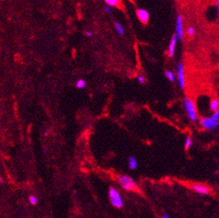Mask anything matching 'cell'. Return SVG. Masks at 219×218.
<instances>
[{
    "mask_svg": "<svg viewBox=\"0 0 219 218\" xmlns=\"http://www.w3.org/2000/svg\"><path fill=\"white\" fill-rule=\"evenodd\" d=\"M166 77L167 79L170 80L171 82H174L175 81V74L172 72V71H166Z\"/></svg>",
    "mask_w": 219,
    "mask_h": 218,
    "instance_id": "e0dca14e",
    "label": "cell"
},
{
    "mask_svg": "<svg viewBox=\"0 0 219 218\" xmlns=\"http://www.w3.org/2000/svg\"><path fill=\"white\" fill-rule=\"evenodd\" d=\"M136 14H137V17H138V19H139V20L142 23L146 24L149 21L150 14L148 13V11H146L145 9H138L136 11Z\"/></svg>",
    "mask_w": 219,
    "mask_h": 218,
    "instance_id": "ba28073f",
    "label": "cell"
},
{
    "mask_svg": "<svg viewBox=\"0 0 219 218\" xmlns=\"http://www.w3.org/2000/svg\"><path fill=\"white\" fill-rule=\"evenodd\" d=\"M209 108L212 111H216L217 109L219 108V101L217 99H213L211 102H210V105H209Z\"/></svg>",
    "mask_w": 219,
    "mask_h": 218,
    "instance_id": "8fae6325",
    "label": "cell"
},
{
    "mask_svg": "<svg viewBox=\"0 0 219 218\" xmlns=\"http://www.w3.org/2000/svg\"><path fill=\"white\" fill-rule=\"evenodd\" d=\"M86 86V81L84 79H79L77 82H76V87L77 88H80V89H82Z\"/></svg>",
    "mask_w": 219,
    "mask_h": 218,
    "instance_id": "4fadbf2b",
    "label": "cell"
},
{
    "mask_svg": "<svg viewBox=\"0 0 219 218\" xmlns=\"http://www.w3.org/2000/svg\"><path fill=\"white\" fill-rule=\"evenodd\" d=\"M192 188L193 189V191L196 192H198L199 194H202V195H207L208 194L210 191H209V188L206 186V185L200 184H194L192 186Z\"/></svg>",
    "mask_w": 219,
    "mask_h": 218,
    "instance_id": "52a82bcc",
    "label": "cell"
},
{
    "mask_svg": "<svg viewBox=\"0 0 219 218\" xmlns=\"http://www.w3.org/2000/svg\"><path fill=\"white\" fill-rule=\"evenodd\" d=\"M193 144V140L191 137H188V138L185 140V148L186 150H189L191 148V146Z\"/></svg>",
    "mask_w": 219,
    "mask_h": 218,
    "instance_id": "9a60e30c",
    "label": "cell"
},
{
    "mask_svg": "<svg viewBox=\"0 0 219 218\" xmlns=\"http://www.w3.org/2000/svg\"><path fill=\"white\" fill-rule=\"evenodd\" d=\"M105 3L109 7H115L119 4V1L118 0H105Z\"/></svg>",
    "mask_w": 219,
    "mask_h": 218,
    "instance_id": "2e32d148",
    "label": "cell"
},
{
    "mask_svg": "<svg viewBox=\"0 0 219 218\" xmlns=\"http://www.w3.org/2000/svg\"><path fill=\"white\" fill-rule=\"evenodd\" d=\"M128 166H129V168L130 169H135L137 167V160L135 159V157H130L128 159Z\"/></svg>",
    "mask_w": 219,
    "mask_h": 218,
    "instance_id": "30bf717a",
    "label": "cell"
},
{
    "mask_svg": "<svg viewBox=\"0 0 219 218\" xmlns=\"http://www.w3.org/2000/svg\"><path fill=\"white\" fill-rule=\"evenodd\" d=\"M137 79H138V82H139L140 84H145L146 79H145V78H144V76L140 75V76H138Z\"/></svg>",
    "mask_w": 219,
    "mask_h": 218,
    "instance_id": "d6986e66",
    "label": "cell"
},
{
    "mask_svg": "<svg viewBox=\"0 0 219 218\" xmlns=\"http://www.w3.org/2000/svg\"><path fill=\"white\" fill-rule=\"evenodd\" d=\"M119 183L121 185V187L126 191L135 190L137 186L135 181L127 175H120L119 176Z\"/></svg>",
    "mask_w": 219,
    "mask_h": 218,
    "instance_id": "7a4b0ae2",
    "label": "cell"
},
{
    "mask_svg": "<svg viewBox=\"0 0 219 218\" xmlns=\"http://www.w3.org/2000/svg\"><path fill=\"white\" fill-rule=\"evenodd\" d=\"M186 32H187V35H188V36L193 37V35L195 34V30L193 29V27H190V28L187 29V31H186Z\"/></svg>",
    "mask_w": 219,
    "mask_h": 218,
    "instance_id": "ac0fdd59",
    "label": "cell"
},
{
    "mask_svg": "<svg viewBox=\"0 0 219 218\" xmlns=\"http://www.w3.org/2000/svg\"><path fill=\"white\" fill-rule=\"evenodd\" d=\"M109 197L111 199V203L112 204V206H114L115 207H118L120 208L123 207V199L122 197L120 196V192H118L115 188H110V191H109Z\"/></svg>",
    "mask_w": 219,
    "mask_h": 218,
    "instance_id": "6da1fadb",
    "label": "cell"
},
{
    "mask_svg": "<svg viewBox=\"0 0 219 218\" xmlns=\"http://www.w3.org/2000/svg\"><path fill=\"white\" fill-rule=\"evenodd\" d=\"M162 218H170V216H169L168 215H164V216H163V217H162Z\"/></svg>",
    "mask_w": 219,
    "mask_h": 218,
    "instance_id": "d4e9b609",
    "label": "cell"
},
{
    "mask_svg": "<svg viewBox=\"0 0 219 218\" xmlns=\"http://www.w3.org/2000/svg\"><path fill=\"white\" fill-rule=\"evenodd\" d=\"M47 151H48V149H47V147H44V148H43V152H44V154H47Z\"/></svg>",
    "mask_w": 219,
    "mask_h": 218,
    "instance_id": "cb8c5ba5",
    "label": "cell"
},
{
    "mask_svg": "<svg viewBox=\"0 0 219 218\" xmlns=\"http://www.w3.org/2000/svg\"><path fill=\"white\" fill-rule=\"evenodd\" d=\"M217 11L219 12V1H217Z\"/></svg>",
    "mask_w": 219,
    "mask_h": 218,
    "instance_id": "4316f807",
    "label": "cell"
},
{
    "mask_svg": "<svg viewBox=\"0 0 219 218\" xmlns=\"http://www.w3.org/2000/svg\"><path fill=\"white\" fill-rule=\"evenodd\" d=\"M177 76L179 86L182 89L185 87V68L182 62H179L177 65Z\"/></svg>",
    "mask_w": 219,
    "mask_h": 218,
    "instance_id": "5b68a950",
    "label": "cell"
},
{
    "mask_svg": "<svg viewBox=\"0 0 219 218\" xmlns=\"http://www.w3.org/2000/svg\"><path fill=\"white\" fill-rule=\"evenodd\" d=\"M29 201H30V203L31 205H37L38 202H39V199H38V198H37L36 196L30 195V196L29 197Z\"/></svg>",
    "mask_w": 219,
    "mask_h": 218,
    "instance_id": "5bb4252c",
    "label": "cell"
},
{
    "mask_svg": "<svg viewBox=\"0 0 219 218\" xmlns=\"http://www.w3.org/2000/svg\"><path fill=\"white\" fill-rule=\"evenodd\" d=\"M212 119H215V120H217L218 121V119H219V108L216 111V112L214 113V115H213V117H212Z\"/></svg>",
    "mask_w": 219,
    "mask_h": 218,
    "instance_id": "ffe728a7",
    "label": "cell"
},
{
    "mask_svg": "<svg viewBox=\"0 0 219 218\" xmlns=\"http://www.w3.org/2000/svg\"><path fill=\"white\" fill-rule=\"evenodd\" d=\"M184 104H185L186 113H187L189 119L193 121H195L197 119V113H196L195 106H194L193 101L191 99H185L184 100Z\"/></svg>",
    "mask_w": 219,
    "mask_h": 218,
    "instance_id": "3957f363",
    "label": "cell"
},
{
    "mask_svg": "<svg viewBox=\"0 0 219 218\" xmlns=\"http://www.w3.org/2000/svg\"><path fill=\"white\" fill-rule=\"evenodd\" d=\"M86 36H87V37H92L93 36V33H92V31H90V30H86Z\"/></svg>",
    "mask_w": 219,
    "mask_h": 218,
    "instance_id": "603a6c76",
    "label": "cell"
},
{
    "mask_svg": "<svg viewBox=\"0 0 219 218\" xmlns=\"http://www.w3.org/2000/svg\"><path fill=\"white\" fill-rule=\"evenodd\" d=\"M49 134H50V129H47V130H45V132L43 134V136H44V137H47Z\"/></svg>",
    "mask_w": 219,
    "mask_h": 218,
    "instance_id": "7402d4cb",
    "label": "cell"
},
{
    "mask_svg": "<svg viewBox=\"0 0 219 218\" xmlns=\"http://www.w3.org/2000/svg\"><path fill=\"white\" fill-rule=\"evenodd\" d=\"M176 46V36L174 35V36H172L171 39H170V43H169V46H168V50H167L169 57H174Z\"/></svg>",
    "mask_w": 219,
    "mask_h": 218,
    "instance_id": "9c48e42d",
    "label": "cell"
},
{
    "mask_svg": "<svg viewBox=\"0 0 219 218\" xmlns=\"http://www.w3.org/2000/svg\"><path fill=\"white\" fill-rule=\"evenodd\" d=\"M183 18L181 15H178L176 18V39L179 40L183 39Z\"/></svg>",
    "mask_w": 219,
    "mask_h": 218,
    "instance_id": "8992f818",
    "label": "cell"
},
{
    "mask_svg": "<svg viewBox=\"0 0 219 218\" xmlns=\"http://www.w3.org/2000/svg\"><path fill=\"white\" fill-rule=\"evenodd\" d=\"M115 29H116V31L118 32L120 36H123L125 34L124 28L122 27V25L120 24V22H115Z\"/></svg>",
    "mask_w": 219,
    "mask_h": 218,
    "instance_id": "7c38bea8",
    "label": "cell"
},
{
    "mask_svg": "<svg viewBox=\"0 0 219 218\" xmlns=\"http://www.w3.org/2000/svg\"><path fill=\"white\" fill-rule=\"evenodd\" d=\"M0 184H4V180H3V178L0 176Z\"/></svg>",
    "mask_w": 219,
    "mask_h": 218,
    "instance_id": "484cf974",
    "label": "cell"
},
{
    "mask_svg": "<svg viewBox=\"0 0 219 218\" xmlns=\"http://www.w3.org/2000/svg\"><path fill=\"white\" fill-rule=\"evenodd\" d=\"M199 124L206 129H210V130H215L217 126H218V121L215 120L212 118H205L201 119L199 121Z\"/></svg>",
    "mask_w": 219,
    "mask_h": 218,
    "instance_id": "277c9868",
    "label": "cell"
},
{
    "mask_svg": "<svg viewBox=\"0 0 219 218\" xmlns=\"http://www.w3.org/2000/svg\"><path fill=\"white\" fill-rule=\"evenodd\" d=\"M104 12L107 13V14H112V8H111V7H109V6H105L104 7Z\"/></svg>",
    "mask_w": 219,
    "mask_h": 218,
    "instance_id": "44dd1931",
    "label": "cell"
}]
</instances>
